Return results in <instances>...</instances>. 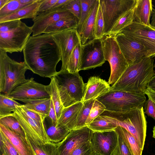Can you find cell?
Listing matches in <instances>:
<instances>
[{
	"mask_svg": "<svg viewBox=\"0 0 155 155\" xmlns=\"http://www.w3.org/2000/svg\"><path fill=\"white\" fill-rule=\"evenodd\" d=\"M91 141L84 143L74 149L70 155H95Z\"/></svg>",
	"mask_w": 155,
	"mask_h": 155,
	"instance_id": "cell-44",
	"label": "cell"
},
{
	"mask_svg": "<svg viewBox=\"0 0 155 155\" xmlns=\"http://www.w3.org/2000/svg\"><path fill=\"white\" fill-rule=\"evenodd\" d=\"M0 123L21 137L26 138L24 132L17 120L12 115V113L8 115L0 117Z\"/></svg>",
	"mask_w": 155,
	"mask_h": 155,
	"instance_id": "cell-35",
	"label": "cell"
},
{
	"mask_svg": "<svg viewBox=\"0 0 155 155\" xmlns=\"http://www.w3.org/2000/svg\"><path fill=\"white\" fill-rule=\"evenodd\" d=\"M95 155H97V154H95Z\"/></svg>",
	"mask_w": 155,
	"mask_h": 155,
	"instance_id": "cell-57",
	"label": "cell"
},
{
	"mask_svg": "<svg viewBox=\"0 0 155 155\" xmlns=\"http://www.w3.org/2000/svg\"><path fill=\"white\" fill-rule=\"evenodd\" d=\"M10 1V0H0V9L4 7Z\"/></svg>",
	"mask_w": 155,
	"mask_h": 155,
	"instance_id": "cell-54",
	"label": "cell"
},
{
	"mask_svg": "<svg viewBox=\"0 0 155 155\" xmlns=\"http://www.w3.org/2000/svg\"><path fill=\"white\" fill-rule=\"evenodd\" d=\"M115 38L129 65L148 57L147 50L140 43L120 33Z\"/></svg>",
	"mask_w": 155,
	"mask_h": 155,
	"instance_id": "cell-14",
	"label": "cell"
},
{
	"mask_svg": "<svg viewBox=\"0 0 155 155\" xmlns=\"http://www.w3.org/2000/svg\"><path fill=\"white\" fill-rule=\"evenodd\" d=\"M111 86L105 80L96 76L90 77L86 84L82 101L96 99L110 91Z\"/></svg>",
	"mask_w": 155,
	"mask_h": 155,
	"instance_id": "cell-19",
	"label": "cell"
},
{
	"mask_svg": "<svg viewBox=\"0 0 155 155\" xmlns=\"http://www.w3.org/2000/svg\"><path fill=\"white\" fill-rule=\"evenodd\" d=\"M51 79L50 84L47 85V89L53 103L58 120L64 107L61 101L54 77L51 78Z\"/></svg>",
	"mask_w": 155,
	"mask_h": 155,
	"instance_id": "cell-30",
	"label": "cell"
},
{
	"mask_svg": "<svg viewBox=\"0 0 155 155\" xmlns=\"http://www.w3.org/2000/svg\"><path fill=\"white\" fill-rule=\"evenodd\" d=\"M48 116L51 119L52 122L54 125H57L58 119L56 116L55 110L51 99Z\"/></svg>",
	"mask_w": 155,
	"mask_h": 155,
	"instance_id": "cell-49",
	"label": "cell"
},
{
	"mask_svg": "<svg viewBox=\"0 0 155 155\" xmlns=\"http://www.w3.org/2000/svg\"><path fill=\"white\" fill-rule=\"evenodd\" d=\"M99 5V0H97L88 17L79 28L77 29L82 45L95 39L94 30L96 16Z\"/></svg>",
	"mask_w": 155,
	"mask_h": 155,
	"instance_id": "cell-20",
	"label": "cell"
},
{
	"mask_svg": "<svg viewBox=\"0 0 155 155\" xmlns=\"http://www.w3.org/2000/svg\"><path fill=\"white\" fill-rule=\"evenodd\" d=\"M0 132L7 138L20 155H35L26 138L21 137L0 123Z\"/></svg>",
	"mask_w": 155,
	"mask_h": 155,
	"instance_id": "cell-21",
	"label": "cell"
},
{
	"mask_svg": "<svg viewBox=\"0 0 155 155\" xmlns=\"http://www.w3.org/2000/svg\"><path fill=\"white\" fill-rule=\"evenodd\" d=\"M105 61L101 39L95 38L82 45L79 71L101 66Z\"/></svg>",
	"mask_w": 155,
	"mask_h": 155,
	"instance_id": "cell-12",
	"label": "cell"
},
{
	"mask_svg": "<svg viewBox=\"0 0 155 155\" xmlns=\"http://www.w3.org/2000/svg\"><path fill=\"white\" fill-rule=\"evenodd\" d=\"M104 23L101 9L100 5L97 13L94 26L95 38L101 39L104 35Z\"/></svg>",
	"mask_w": 155,
	"mask_h": 155,
	"instance_id": "cell-37",
	"label": "cell"
},
{
	"mask_svg": "<svg viewBox=\"0 0 155 155\" xmlns=\"http://www.w3.org/2000/svg\"><path fill=\"white\" fill-rule=\"evenodd\" d=\"M21 105L8 95L0 93V117L12 114L17 106Z\"/></svg>",
	"mask_w": 155,
	"mask_h": 155,
	"instance_id": "cell-31",
	"label": "cell"
},
{
	"mask_svg": "<svg viewBox=\"0 0 155 155\" xmlns=\"http://www.w3.org/2000/svg\"><path fill=\"white\" fill-rule=\"evenodd\" d=\"M154 57V58L155 59V57ZM153 67H154V68H155V63L153 65ZM154 72H155V70H154Z\"/></svg>",
	"mask_w": 155,
	"mask_h": 155,
	"instance_id": "cell-56",
	"label": "cell"
},
{
	"mask_svg": "<svg viewBox=\"0 0 155 155\" xmlns=\"http://www.w3.org/2000/svg\"><path fill=\"white\" fill-rule=\"evenodd\" d=\"M134 7L126 13L117 21L108 35L115 37L123 29L133 22Z\"/></svg>",
	"mask_w": 155,
	"mask_h": 155,
	"instance_id": "cell-34",
	"label": "cell"
},
{
	"mask_svg": "<svg viewBox=\"0 0 155 155\" xmlns=\"http://www.w3.org/2000/svg\"><path fill=\"white\" fill-rule=\"evenodd\" d=\"M32 32L31 26L22 21L11 31L0 32V50L10 54L22 52Z\"/></svg>",
	"mask_w": 155,
	"mask_h": 155,
	"instance_id": "cell-9",
	"label": "cell"
},
{
	"mask_svg": "<svg viewBox=\"0 0 155 155\" xmlns=\"http://www.w3.org/2000/svg\"><path fill=\"white\" fill-rule=\"evenodd\" d=\"M117 135V143L111 155H133L123 133L121 127L115 130Z\"/></svg>",
	"mask_w": 155,
	"mask_h": 155,
	"instance_id": "cell-32",
	"label": "cell"
},
{
	"mask_svg": "<svg viewBox=\"0 0 155 155\" xmlns=\"http://www.w3.org/2000/svg\"><path fill=\"white\" fill-rule=\"evenodd\" d=\"M0 50V93L9 94L16 87L27 82L25 73L29 70L24 61L18 62Z\"/></svg>",
	"mask_w": 155,
	"mask_h": 155,
	"instance_id": "cell-4",
	"label": "cell"
},
{
	"mask_svg": "<svg viewBox=\"0 0 155 155\" xmlns=\"http://www.w3.org/2000/svg\"><path fill=\"white\" fill-rule=\"evenodd\" d=\"M153 65V58L147 57L129 65L110 90L144 94L149 82L155 74Z\"/></svg>",
	"mask_w": 155,
	"mask_h": 155,
	"instance_id": "cell-2",
	"label": "cell"
},
{
	"mask_svg": "<svg viewBox=\"0 0 155 155\" xmlns=\"http://www.w3.org/2000/svg\"><path fill=\"white\" fill-rule=\"evenodd\" d=\"M21 107L23 111L28 117L35 120L43 122L45 118L39 113L26 107L24 104Z\"/></svg>",
	"mask_w": 155,
	"mask_h": 155,
	"instance_id": "cell-48",
	"label": "cell"
},
{
	"mask_svg": "<svg viewBox=\"0 0 155 155\" xmlns=\"http://www.w3.org/2000/svg\"><path fill=\"white\" fill-rule=\"evenodd\" d=\"M121 129L133 155H142L143 150L140 147L134 137L125 129L122 127Z\"/></svg>",
	"mask_w": 155,
	"mask_h": 155,
	"instance_id": "cell-38",
	"label": "cell"
},
{
	"mask_svg": "<svg viewBox=\"0 0 155 155\" xmlns=\"http://www.w3.org/2000/svg\"><path fill=\"white\" fill-rule=\"evenodd\" d=\"M101 114L108 116L116 122L118 126L128 131L134 137L143 150L147 126L143 107L124 112L105 110Z\"/></svg>",
	"mask_w": 155,
	"mask_h": 155,
	"instance_id": "cell-3",
	"label": "cell"
},
{
	"mask_svg": "<svg viewBox=\"0 0 155 155\" xmlns=\"http://www.w3.org/2000/svg\"><path fill=\"white\" fill-rule=\"evenodd\" d=\"M96 99L105 106L106 110L124 112L143 107L146 98L143 94L110 90Z\"/></svg>",
	"mask_w": 155,
	"mask_h": 155,
	"instance_id": "cell-6",
	"label": "cell"
},
{
	"mask_svg": "<svg viewBox=\"0 0 155 155\" xmlns=\"http://www.w3.org/2000/svg\"><path fill=\"white\" fill-rule=\"evenodd\" d=\"M25 137L35 155H58V143L49 142L43 144L38 143L26 135Z\"/></svg>",
	"mask_w": 155,
	"mask_h": 155,
	"instance_id": "cell-29",
	"label": "cell"
},
{
	"mask_svg": "<svg viewBox=\"0 0 155 155\" xmlns=\"http://www.w3.org/2000/svg\"><path fill=\"white\" fill-rule=\"evenodd\" d=\"M52 34L60 50L62 65L60 71H63L73 50L81 43L80 37L76 29Z\"/></svg>",
	"mask_w": 155,
	"mask_h": 155,
	"instance_id": "cell-13",
	"label": "cell"
},
{
	"mask_svg": "<svg viewBox=\"0 0 155 155\" xmlns=\"http://www.w3.org/2000/svg\"><path fill=\"white\" fill-rule=\"evenodd\" d=\"M19 101L24 103L27 108L33 110L44 117L48 116L51 104V97L35 99H24Z\"/></svg>",
	"mask_w": 155,
	"mask_h": 155,
	"instance_id": "cell-26",
	"label": "cell"
},
{
	"mask_svg": "<svg viewBox=\"0 0 155 155\" xmlns=\"http://www.w3.org/2000/svg\"><path fill=\"white\" fill-rule=\"evenodd\" d=\"M21 105L17 106L12 115L18 122L25 135L38 143L43 144L51 142L43 122L28 117L22 110Z\"/></svg>",
	"mask_w": 155,
	"mask_h": 155,
	"instance_id": "cell-11",
	"label": "cell"
},
{
	"mask_svg": "<svg viewBox=\"0 0 155 155\" xmlns=\"http://www.w3.org/2000/svg\"><path fill=\"white\" fill-rule=\"evenodd\" d=\"M0 133L1 155H20L7 138Z\"/></svg>",
	"mask_w": 155,
	"mask_h": 155,
	"instance_id": "cell-40",
	"label": "cell"
},
{
	"mask_svg": "<svg viewBox=\"0 0 155 155\" xmlns=\"http://www.w3.org/2000/svg\"><path fill=\"white\" fill-rule=\"evenodd\" d=\"M151 21L150 25L155 28V8H153L151 15Z\"/></svg>",
	"mask_w": 155,
	"mask_h": 155,
	"instance_id": "cell-53",
	"label": "cell"
},
{
	"mask_svg": "<svg viewBox=\"0 0 155 155\" xmlns=\"http://www.w3.org/2000/svg\"><path fill=\"white\" fill-rule=\"evenodd\" d=\"M22 21L20 20L8 21L0 23V32H5L18 27Z\"/></svg>",
	"mask_w": 155,
	"mask_h": 155,
	"instance_id": "cell-45",
	"label": "cell"
},
{
	"mask_svg": "<svg viewBox=\"0 0 155 155\" xmlns=\"http://www.w3.org/2000/svg\"><path fill=\"white\" fill-rule=\"evenodd\" d=\"M43 123L50 141L53 143L61 142L70 131L64 127L54 125L48 116L45 118Z\"/></svg>",
	"mask_w": 155,
	"mask_h": 155,
	"instance_id": "cell-25",
	"label": "cell"
},
{
	"mask_svg": "<svg viewBox=\"0 0 155 155\" xmlns=\"http://www.w3.org/2000/svg\"><path fill=\"white\" fill-rule=\"evenodd\" d=\"M43 0L36 2L8 15L0 17V23L26 18L34 19L37 16L39 7Z\"/></svg>",
	"mask_w": 155,
	"mask_h": 155,
	"instance_id": "cell-23",
	"label": "cell"
},
{
	"mask_svg": "<svg viewBox=\"0 0 155 155\" xmlns=\"http://www.w3.org/2000/svg\"><path fill=\"white\" fill-rule=\"evenodd\" d=\"M119 33L143 45L148 52V57H155V28L133 21Z\"/></svg>",
	"mask_w": 155,
	"mask_h": 155,
	"instance_id": "cell-10",
	"label": "cell"
},
{
	"mask_svg": "<svg viewBox=\"0 0 155 155\" xmlns=\"http://www.w3.org/2000/svg\"><path fill=\"white\" fill-rule=\"evenodd\" d=\"M62 7L69 11L79 20L81 15L80 0H68Z\"/></svg>",
	"mask_w": 155,
	"mask_h": 155,
	"instance_id": "cell-43",
	"label": "cell"
},
{
	"mask_svg": "<svg viewBox=\"0 0 155 155\" xmlns=\"http://www.w3.org/2000/svg\"><path fill=\"white\" fill-rule=\"evenodd\" d=\"M147 88L155 92V74L149 82Z\"/></svg>",
	"mask_w": 155,
	"mask_h": 155,
	"instance_id": "cell-51",
	"label": "cell"
},
{
	"mask_svg": "<svg viewBox=\"0 0 155 155\" xmlns=\"http://www.w3.org/2000/svg\"><path fill=\"white\" fill-rule=\"evenodd\" d=\"M136 2L137 0H99L104 21V35L110 34L117 21L134 7Z\"/></svg>",
	"mask_w": 155,
	"mask_h": 155,
	"instance_id": "cell-8",
	"label": "cell"
},
{
	"mask_svg": "<svg viewBox=\"0 0 155 155\" xmlns=\"http://www.w3.org/2000/svg\"><path fill=\"white\" fill-rule=\"evenodd\" d=\"M74 16L62 6L42 13L32 20L34 23L31 26L33 31L32 36L43 34L48 27L61 19Z\"/></svg>",
	"mask_w": 155,
	"mask_h": 155,
	"instance_id": "cell-16",
	"label": "cell"
},
{
	"mask_svg": "<svg viewBox=\"0 0 155 155\" xmlns=\"http://www.w3.org/2000/svg\"><path fill=\"white\" fill-rule=\"evenodd\" d=\"M87 126L93 132H104L114 130L118 126L109 117L101 114Z\"/></svg>",
	"mask_w": 155,
	"mask_h": 155,
	"instance_id": "cell-28",
	"label": "cell"
},
{
	"mask_svg": "<svg viewBox=\"0 0 155 155\" xmlns=\"http://www.w3.org/2000/svg\"><path fill=\"white\" fill-rule=\"evenodd\" d=\"M58 0H43L39 7L37 12L38 15L50 10Z\"/></svg>",
	"mask_w": 155,
	"mask_h": 155,
	"instance_id": "cell-47",
	"label": "cell"
},
{
	"mask_svg": "<svg viewBox=\"0 0 155 155\" xmlns=\"http://www.w3.org/2000/svg\"><path fill=\"white\" fill-rule=\"evenodd\" d=\"M53 77L64 108L82 101L86 84L79 72L60 71Z\"/></svg>",
	"mask_w": 155,
	"mask_h": 155,
	"instance_id": "cell-5",
	"label": "cell"
},
{
	"mask_svg": "<svg viewBox=\"0 0 155 155\" xmlns=\"http://www.w3.org/2000/svg\"><path fill=\"white\" fill-rule=\"evenodd\" d=\"M153 137L155 139V126L153 128Z\"/></svg>",
	"mask_w": 155,
	"mask_h": 155,
	"instance_id": "cell-55",
	"label": "cell"
},
{
	"mask_svg": "<svg viewBox=\"0 0 155 155\" xmlns=\"http://www.w3.org/2000/svg\"><path fill=\"white\" fill-rule=\"evenodd\" d=\"M28 5L21 3L19 0H10L8 4L0 9V17L12 14Z\"/></svg>",
	"mask_w": 155,
	"mask_h": 155,
	"instance_id": "cell-42",
	"label": "cell"
},
{
	"mask_svg": "<svg viewBox=\"0 0 155 155\" xmlns=\"http://www.w3.org/2000/svg\"><path fill=\"white\" fill-rule=\"evenodd\" d=\"M101 40L105 59L109 62L110 68L108 82L109 84L113 85L120 77L129 65L115 37L104 35Z\"/></svg>",
	"mask_w": 155,
	"mask_h": 155,
	"instance_id": "cell-7",
	"label": "cell"
},
{
	"mask_svg": "<svg viewBox=\"0 0 155 155\" xmlns=\"http://www.w3.org/2000/svg\"><path fill=\"white\" fill-rule=\"evenodd\" d=\"M15 100L50 97L47 85L38 83L31 78L14 89L8 95Z\"/></svg>",
	"mask_w": 155,
	"mask_h": 155,
	"instance_id": "cell-17",
	"label": "cell"
},
{
	"mask_svg": "<svg viewBox=\"0 0 155 155\" xmlns=\"http://www.w3.org/2000/svg\"><path fill=\"white\" fill-rule=\"evenodd\" d=\"M68 0H58L55 4L51 9H54L59 8L63 6L67 2Z\"/></svg>",
	"mask_w": 155,
	"mask_h": 155,
	"instance_id": "cell-52",
	"label": "cell"
},
{
	"mask_svg": "<svg viewBox=\"0 0 155 155\" xmlns=\"http://www.w3.org/2000/svg\"><path fill=\"white\" fill-rule=\"evenodd\" d=\"M79 20L75 16L61 19L48 27L44 33L53 34L72 29H77Z\"/></svg>",
	"mask_w": 155,
	"mask_h": 155,
	"instance_id": "cell-27",
	"label": "cell"
},
{
	"mask_svg": "<svg viewBox=\"0 0 155 155\" xmlns=\"http://www.w3.org/2000/svg\"><path fill=\"white\" fill-rule=\"evenodd\" d=\"M83 104V102L81 101L64 108L58 120L57 125L64 127L70 131L75 129Z\"/></svg>",
	"mask_w": 155,
	"mask_h": 155,
	"instance_id": "cell-22",
	"label": "cell"
},
{
	"mask_svg": "<svg viewBox=\"0 0 155 155\" xmlns=\"http://www.w3.org/2000/svg\"><path fill=\"white\" fill-rule=\"evenodd\" d=\"M23 52L24 61L33 73L50 78L57 73L61 54L52 34L30 36Z\"/></svg>",
	"mask_w": 155,
	"mask_h": 155,
	"instance_id": "cell-1",
	"label": "cell"
},
{
	"mask_svg": "<svg viewBox=\"0 0 155 155\" xmlns=\"http://www.w3.org/2000/svg\"></svg>",
	"mask_w": 155,
	"mask_h": 155,
	"instance_id": "cell-58",
	"label": "cell"
},
{
	"mask_svg": "<svg viewBox=\"0 0 155 155\" xmlns=\"http://www.w3.org/2000/svg\"><path fill=\"white\" fill-rule=\"evenodd\" d=\"M95 99H92L83 102V105L78 117L75 129L86 126V121Z\"/></svg>",
	"mask_w": 155,
	"mask_h": 155,
	"instance_id": "cell-36",
	"label": "cell"
},
{
	"mask_svg": "<svg viewBox=\"0 0 155 155\" xmlns=\"http://www.w3.org/2000/svg\"><path fill=\"white\" fill-rule=\"evenodd\" d=\"M93 133L87 126L71 130L63 140L58 143V155H70L80 145L91 141Z\"/></svg>",
	"mask_w": 155,
	"mask_h": 155,
	"instance_id": "cell-15",
	"label": "cell"
},
{
	"mask_svg": "<svg viewBox=\"0 0 155 155\" xmlns=\"http://www.w3.org/2000/svg\"><path fill=\"white\" fill-rule=\"evenodd\" d=\"M82 44H78L72 51L64 71L70 73L79 72Z\"/></svg>",
	"mask_w": 155,
	"mask_h": 155,
	"instance_id": "cell-33",
	"label": "cell"
},
{
	"mask_svg": "<svg viewBox=\"0 0 155 155\" xmlns=\"http://www.w3.org/2000/svg\"><path fill=\"white\" fill-rule=\"evenodd\" d=\"M117 135L114 130L93 132L91 142L96 154L111 155L117 143Z\"/></svg>",
	"mask_w": 155,
	"mask_h": 155,
	"instance_id": "cell-18",
	"label": "cell"
},
{
	"mask_svg": "<svg viewBox=\"0 0 155 155\" xmlns=\"http://www.w3.org/2000/svg\"><path fill=\"white\" fill-rule=\"evenodd\" d=\"M153 8L151 0H137L134 8L133 21L150 25Z\"/></svg>",
	"mask_w": 155,
	"mask_h": 155,
	"instance_id": "cell-24",
	"label": "cell"
},
{
	"mask_svg": "<svg viewBox=\"0 0 155 155\" xmlns=\"http://www.w3.org/2000/svg\"><path fill=\"white\" fill-rule=\"evenodd\" d=\"M143 106L144 113L148 116L155 119V103L148 98L146 101Z\"/></svg>",
	"mask_w": 155,
	"mask_h": 155,
	"instance_id": "cell-46",
	"label": "cell"
},
{
	"mask_svg": "<svg viewBox=\"0 0 155 155\" xmlns=\"http://www.w3.org/2000/svg\"><path fill=\"white\" fill-rule=\"evenodd\" d=\"M105 110V106L100 102L95 99L86 122V126L90 124L94 119L101 115Z\"/></svg>",
	"mask_w": 155,
	"mask_h": 155,
	"instance_id": "cell-41",
	"label": "cell"
},
{
	"mask_svg": "<svg viewBox=\"0 0 155 155\" xmlns=\"http://www.w3.org/2000/svg\"><path fill=\"white\" fill-rule=\"evenodd\" d=\"M146 94L148 98L151 100L153 102L155 103V92L150 89L147 88L144 93Z\"/></svg>",
	"mask_w": 155,
	"mask_h": 155,
	"instance_id": "cell-50",
	"label": "cell"
},
{
	"mask_svg": "<svg viewBox=\"0 0 155 155\" xmlns=\"http://www.w3.org/2000/svg\"><path fill=\"white\" fill-rule=\"evenodd\" d=\"M96 1L97 0H80L81 5V15L77 29L81 26L88 17Z\"/></svg>",
	"mask_w": 155,
	"mask_h": 155,
	"instance_id": "cell-39",
	"label": "cell"
}]
</instances>
